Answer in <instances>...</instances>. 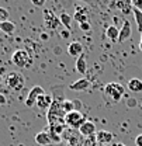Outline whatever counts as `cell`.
Returning <instances> with one entry per match:
<instances>
[{"mask_svg": "<svg viewBox=\"0 0 142 146\" xmlns=\"http://www.w3.org/2000/svg\"><path fill=\"white\" fill-rule=\"evenodd\" d=\"M86 121H87L86 115L83 112H80L79 110H75L65 115V125L73 128V129H79Z\"/></svg>", "mask_w": 142, "mask_h": 146, "instance_id": "cell-1", "label": "cell"}, {"mask_svg": "<svg viewBox=\"0 0 142 146\" xmlns=\"http://www.w3.org/2000/svg\"><path fill=\"white\" fill-rule=\"evenodd\" d=\"M124 93H125L124 86L120 84V83H108L106 87H104V94L111 101H114V103L121 101Z\"/></svg>", "mask_w": 142, "mask_h": 146, "instance_id": "cell-2", "label": "cell"}, {"mask_svg": "<svg viewBox=\"0 0 142 146\" xmlns=\"http://www.w3.org/2000/svg\"><path fill=\"white\" fill-rule=\"evenodd\" d=\"M24 83H25L24 76L18 72H10L6 76V84H7V87L10 90L20 91L24 87Z\"/></svg>", "mask_w": 142, "mask_h": 146, "instance_id": "cell-3", "label": "cell"}, {"mask_svg": "<svg viewBox=\"0 0 142 146\" xmlns=\"http://www.w3.org/2000/svg\"><path fill=\"white\" fill-rule=\"evenodd\" d=\"M11 62H13L17 68H28L33 60H31V56L28 55L27 51L17 49L14 54L11 55Z\"/></svg>", "mask_w": 142, "mask_h": 146, "instance_id": "cell-4", "label": "cell"}, {"mask_svg": "<svg viewBox=\"0 0 142 146\" xmlns=\"http://www.w3.org/2000/svg\"><path fill=\"white\" fill-rule=\"evenodd\" d=\"M44 23H45V27H47V28L55 30V28L61 24V20L56 17L49 9H45V10H44Z\"/></svg>", "mask_w": 142, "mask_h": 146, "instance_id": "cell-5", "label": "cell"}, {"mask_svg": "<svg viewBox=\"0 0 142 146\" xmlns=\"http://www.w3.org/2000/svg\"><path fill=\"white\" fill-rule=\"evenodd\" d=\"M42 94H45V91L44 89L41 87V86H34L30 93H28V96H27V100H25V106L27 107H33V106H35L37 100H38V97L39 96H42Z\"/></svg>", "mask_w": 142, "mask_h": 146, "instance_id": "cell-6", "label": "cell"}, {"mask_svg": "<svg viewBox=\"0 0 142 146\" xmlns=\"http://www.w3.org/2000/svg\"><path fill=\"white\" fill-rule=\"evenodd\" d=\"M90 87V80L86 77H80L76 82H73L72 84H69V90L72 91H85Z\"/></svg>", "mask_w": 142, "mask_h": 146, "instance_id": "cell-7", "label": "cell"}, {"mask_svg": "<svg viewBox=\"0 0 142 146\" xmlns=\"http://www.w3.org/2000/svg\"><path fill=\"white\" fill-rule=\"evenodd\" d=\"M52 103H53L52 96H51V94H48V93H45V94H42V96H39V97H38L35 106L39 110H47V108H51Z\"/></svg>", "mask_w": 142, "mask_h": 146, "instance_id": "cell-8", "label": "cell"}, {"mask_svg": "<svg viewBox=\"0 0 142 146\" xmlns=\"http://www.w3.org/2000/svg\"><path fill=\"white\" fill-rule=\"evenodd\" d=\"M79 132H80L85 138H91L93 135L97 133V132H96V125H94V122H91V121H86L82 127L79 128Z\"/></svg>", "mask_w": 142, "mask_h": 146, "instance_id": "cell-9", "label": "cell"}, {"mask_svg": "<svg viewBox=\"0 0 142 146\" xmlns=\"http://www.w3.org/2000/svg\"><path fill=\"white\" fill-rule=\"evenodd\" d=\"M132 34V28H131V23L128 20L123 21V27L120 30V36H118V42H125Z\"/></svg>", "mask_w": 142, "mask_h": 146, "instance_id": "cell-10", "label": "cell"}, {"mask_svg": "<svg viewBox=\"0 0 142 146\" xmlns=\"http://www.w3.org/2000/svg\"><path fill=\"white\" fill-rule=\"evenodd\" d=\"M68 54L73 56V58H80L83 55V45L77 41H73V42H69L68 45Z\"/></svg>", "mask_w": 142, "mask_h": 146, "instance_id": "cell-11", "label": "cell"}, {"mask_svg": "<svg viewBox=\"0 0 142 146\" xmlns=\"http://www.w3.org/2000/svg\"><path fill=\"white\" fill-rule=\"evenodd\" d=\"M96 141H97L99 143H103V145L110 143V142L113 141V133L108 132V131H99V132L96 133Z\"/></svg>", "mask_w": 142, "mask_h": 146, "instance_id": "cell-12", "label": "cell"}, {"mask_svg": "<svg viewBox=\"0 0 142 146\" xmlns=\"http://www.w3.org/2000/svg\"><path fill=\"white\" fill-rule=\"evenodd\" d=\"M35 142L38 145H42V146H47V145H49V143H52L51 136H49V133H48L47 131H42V132H38V133H37Z\"/></svg>", "mask_w": 142, "mask_h": 146, "instance_id": "cell-13", "label": "cell"}, {"mask_svg": "<svg viewBox=\"0 0 142 146\" xmlns=\"http://www.w3.org/2000/svg\"><path fill=\"white\" fill-rule=\"evenodd\" d=\"M128 89L132 93H141L142 91V80L138 77H132L128 80Z\"/></svg>", "mask_w": 142, "mask_h": 146, "instance_id": "cell-14", "label": "cell"}, {"mask_svg": "<svg viewBox=\"0 0 142 146\" xmlns=\"http://www.w3.org/2000/svg\"><path fill=\"white\" fill-rule=\"evenodd\" d=\"M106 36L110 39V41H113V42H115V41H118V36H120V30L113 24V25H110V27H107L106 30Z\"/></svg>", "mask_w": 142, "mask_h": 146, "instance_id": "cell-15", "label": "cell"}, {"mask_svg": "<svg viewBox=\"0 0 142 146\" xmlns=\"http://www.w3.org/2000/svg\"><path fill=\"white\" fill-rule=\"evenodd\" d=\"M76 72H79L80 74H85L86 70H87V60H86V56L82 55L80 58L76 59Z\"/></svg>", "mask_w": 142, "mask_h": 146, "instance_id": "cell-16", "label": "cell"}, {"mask_svg": "<svg viewBox=\"0 0 142 146\" xmlns=\"http://www.w3.org/2000/svg\"><path fill=\"white\" fill-rule=\"evenodd\" d=\"M16 30V25L13 21H4V23H0V31L4 33V34H13Z\"/></svg>", "mask_w": 142, "mask_h": 146, "instance_id": "cell-17", "label": "cell"}, {"mask_svg": "<svg viewBox=\"0 0 142 146\" xmlns=\"http://www.w3.org/2000/svg\"><path fill=\"white\" fill-rule=\"evenodd\" d=\"M59 20H61V24L65 25L69 31H71V24H72V17L68 14V13H61L59 16Z\"/></svg>", "mask_w": 142, "mask_h": 146, "instance_id": "cell-18", "label": "cell"}, {"mask_svg": "<svg viewBox=\"0 0 142 146\" xmlns=\"http://www.w3.org/2000/svg\"><path fill=\"white\" fill-rule=\"evenodd\" d=\"M132 14H134V18H135V21H137L138 30L142 33V11L138 10V9H135V7H132Z\"/></svg>", "mask_w": 142, "mask_h": 146, "instance_id": "cell-19", "label": "cell"}, {"mask_svg": "<svg viewBox=\"0 0 142 146\" xmlns=\"http://www.w3.org/2000/svg\"><path fill=\"white\" fill-rule=\"evenodd\" d=\"M75 107H76V104H75V100H63V110H65V112L66 114H69L72 111H75Z\"/></svg>", "mask_w": 142, "mask_h": 146, "instance_id": "cell-20", "label": "cell"}, {"mask_svg": "<svg viewBox=\"0 0 142 146\" xmlns=\"http://www.w3.org/2000/svg\"><path fill=\"white\" fill-rule=\"evenodd\" d=\"M73 18L79 23V24H82V23H87V14H86V11H76L75 13V16Z\"/></svg>", "mask_w": 142, "mask_h": 146, "instance_id": "cell-21", "label": "cell"}, {"mask_svg": "<svg viewBox=\"0 0 142 146\" xmlns=\"http://www.w3.org/2000/svg\"><path fill=\"white\" fill-rule=\"evenodd\" d=\"M9 21V10L4 7H0V23Z\"/></svg>", "mask_w": 142, "mask_h": 146, "instance_id": "cell-22", "label": "cell"}, {"mask_svg": "<svg viewBox=\"0 0 142 146\" xmlns=\"http://www.w3.org/2000/svg\"><path fill=\"white\" fill-rule=\"evenodd\" d=\"M132 7H135V9L142 11V0H134L132 1Z\"/></svg>", "mask_w": 142, "mask_h": 146, "instance_id": "cell-23", "label": "cell"}, {"mask_svg": "<svg viewBox=\"0 0 142 146\" xmlns=\"http://www.w3.org/2000/svg\"><path fill=\"white\" fill-rule=\"evenodd\" d=\"M79 27H80V30H83V31H90V24H89V21L87 23H82V24H79Z\"/></svg>", "mask_w": 142, "mask_h": 146, "instance_id": "cell-24", "label": "cell"}, {"mask_svg": "<svg viewBox=\"0 0 142 146\" xmlns=\"http://www.w3.org/2000/svg\"><path fill=\"white\" fill-rule=\"evenodd\" d=\"M135 145H137V146H142V133H139V135L135 138Z\"/></svg>", "mask_w": 142, "mask_h": 146, "instance_id": "cell-25", "label": "cell"}, {"mask_svg": "<svg viewBox=\"0 0 142 146\" xmlns=\"http://www.w3.org/2000/svg\"><path fill=\"white\" fill-rule=\"evenodd\" d=\"M33 4H34V6H38V7H42V6L45 4V1H44V0H33Z\"/></svg>", "mask_w": 142, "mask_h": 146, "instance_id": "cell-26", "label": "cell"}, {"mask_svg": "<svg viewBox=\"0 0 142 146\" xmlns=\"http://www.w3.org/2000/svg\"><path fill=\"white\" fill-rule=\"evenodd\" d=\"M4 104H7V98L3 94H0V106H4Z\"/></svg>", "mask_w": 142, "mask_h": 146, "instance_id": "cell-27", "label": "cell"}, {"mask_svg": "<svg viewBox=\"0 0 142 146\" xmlns=\"http://www.w3.org/2000/svg\"><path fill=\"white\" fill-rule=\"evenodd\" d=\"M69 35H71V34H69L68 31H63V33H62V36H63V38H68Z\"/></svg>", "mask_w": 142, "mask_h": 146, "instance_id": "cell-28", "label": "cell"}, {"mask_svg": "<svg viewBox=\"0 0 142 146\" xmlns=\"http://www.w3.org/2000/svg\"><path fill=\"white\" fill-rule=\"evenodd\" d=\"M114 146H125V145H124V143H115Z\"/></svg>", "mask_w": 142, "mask_h": 146, "instance_id": "cell-29", "label": "cell"}, {"mask_svg": "<svg viewBox=\"0 0 142 146\" xmlns=\"http://www.w3.org/2000/svg\"><path fill=\"white\" fill-rule=\"evenodd\" d=\"M139 49H141V51H142V41H141V42H139Z\"/></svg>", "mask_w": 142, "mask_h": 146, "instance_id": "cell-30", "label": "cell"}, {"mask_svg": "<svg viewBox=\"0 0 142 146\" xmlns=\"http://www.w3.org/2000/svg\"><path fill=\"white\" fill-rule=\"evenodd\" d=\"M0 80H1V72H0Z\"/></svg>", "mask_w": 142, "mask_h": 146, "instance_id": "cell-31", "label": "cell"}, {"mask_svg": "<svg viewBox=\"0 0 142 146\" xmlns=\"http://www.w3.org/2000/svg\"><path fill=\"white\" fill-rule=\"evenodd\" d=\"M141 38H142V33H141ZM141 41H142V39H141Z\"/></svg>", "mask_w": 142, "mask_h": 146, "instance_id": "cell-32", "label": "cell"}]
</instances>
